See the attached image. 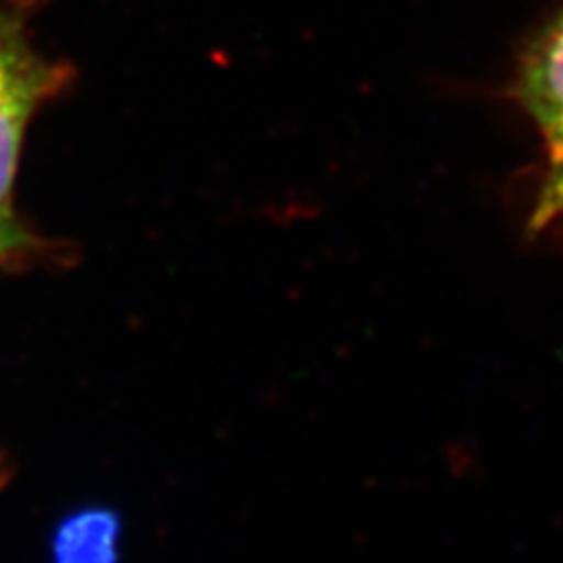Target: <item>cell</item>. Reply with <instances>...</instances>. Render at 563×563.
I'll use <instances>...</instances> for the list:
<instances>
[{
    "label": "cell",
    "instance_id": "1",
    "mask_svg": "<svg viewBox=\"0 0 563 563\" xmlns=\"http://www.w3.org/2000/svg\"><path fill=\"white\" fill-rule=\"evenodd\" d=\"M74 70L35 47L20 5H0V256L22 244L12 192L33 115L59 97Z\"/></svg>",
    "mask_w": 563,
    "mask_h": 563
},
{
    "label": "cell",
    "instance_id": "3",
    "mask_svg": "<svg viewBox=\"0 0 563 563\" xmlns=\"http://www.w3.org/2000/svg\"><path fill=\"white\" fill-rule=\"evenodd\" d=\"M544 136V165L528 228L544 231L563 217V118L540 128Z\"/></svg>",
    "mask_w": 563,
    "mask_h": 563
},
{
    "label": "cell",
    "instance_id": "4",
    "mask_svg": "<svg viewBox=\"0 0 563 563\" xmlns=\"http://www.w3.org/2000/svg\"><path fill=\"white\" fill-rule=\"evenodd\" d=\"M113 533V521L101 515H87L66 523L57 544V563H111Z\"/></svg>",
    "mask_w": 563,
    "mask_h": 563
},
{
    "label": "cell",
    "instance_id": "2",
    "mask_svg": "<svg viewBox=\"0 0 563 563\" xmlns=\"http://www.w3.org/2000/svg\"><path fill=\"white\" fill-rule=\"evenodd\" d=\"M515 97L540 128L563 118V10L526 47Z\"/></svg>",
    "mask_w": 563,
    "mask_h": 563
}]
</instances>
